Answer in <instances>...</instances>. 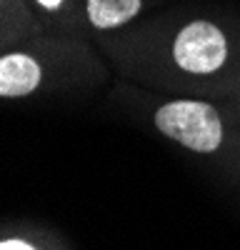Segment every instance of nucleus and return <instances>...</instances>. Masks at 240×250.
<instances>
[{
    "label": "nucleus",
    "instance_id": "obj_1",
    "mask_svg": "<svg viewBox=\"0 0 240 250\" xmlns=\"http://www.w3.org/2000/svg\"><path fill=\"white\" fill-rule=\"evenodd\" d=\"M158 130L195 153H213L223 140L220 115L208 103L175 100L155 113Z\"/></svg>",
    "mask_w": 240,
    "mask_h": 250
},
{
    "label": "nucleus",
    "instance_id": "obj_2",
    "mask_svg": "<svg viewBox=\"0 0 240 250\" xmlns=\"http://www.w3.org/2000/svg\"><path fill=\"white\" fill-rule=\"evenodd\" d=\"M225 55H228L225 35L205 20H195V23L185 25L178 33L173 45V58L178 68L195 75L215 73L225 62Z\"/></svg>",
    "mask_w": 240,
    "mask_h": 250
},
{
    "label": "nucleus",
    "instance_id": "obj_3",
    "mask_svg": "<svg viewBox=\"0 0 240 250\" xmlns=\"http://www.w3.org/2000/svg\"><path fill=\"white\" fill-rule=\"evenodd\" d=\"M40 85V65L23 53L0 58V98H23Z\"/></svg>",
    "mask_w": 240,
    "mask_h": 250
},
{
    "label": "nucleus",
    "instance_id": "obj_4",
    "mask_svg": "<svg viewBox=\"0 0 240 250\" xmlns=\"http://www.w3.org/2000/svg\"><path fill=\"white\" fill-rule=\"evenodd\" d=\"M140 13V0H88V18L100 30L118 28Z\"/></svg>",
    "mask_w": 240,
    "mask_h": 250
},
{
    "label": "nucleus",
    "instance_id": "obj_5",
    "mask_svg": "<svg viewBox=\"0 0 240 250\" xmlns=\"http://www.w3.org/2000/svg\"><path fill=\"white\" fill-rule=\"evenodd\" d=\"M0 250H33V248L20 240H8V243H0Z\"/></svg>",
    "mask_w": 240,
    "mask_h": 250
},
{
    "label": "nucleus",
    "instance_id": "obj_6",
    "mask_svg": "<svg viewBox=\"0 0 240 250\" xmlns=\"http://www.w3.org/2000/svg\"><path fill=\"white\" fill-rule=\"evenodd\" d=\"M40 5L43 8H48V10H55V8H60V3H63V0H38Z\"/></svg>",
    "mask_w": 240,
    "mask_h": 250
}]
</instances>
